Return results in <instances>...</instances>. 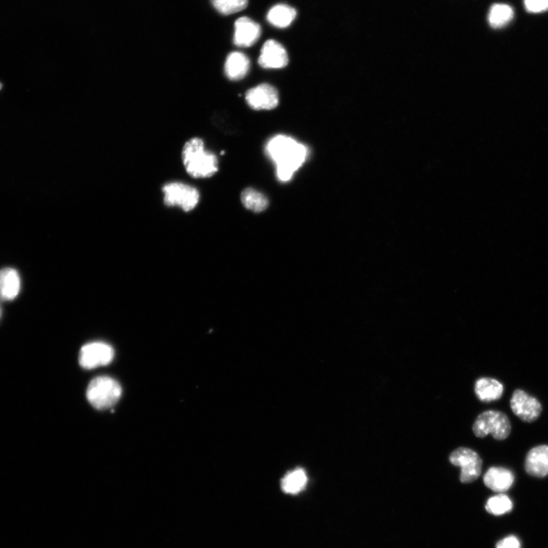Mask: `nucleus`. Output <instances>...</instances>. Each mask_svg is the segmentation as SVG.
<instances>
[{
	"mask_svg": "<svg viewBox=\"0 0 548 548\" xmlns=\"http://www.w3.org/2000/svg\"><path fill=\"white\" fill-rule=\"evenodd\" d=\"M266 153L276 165L278 180L288 182L306 163L310 150L291 136L276 135L268 141Z\"/></svg>",
	"mask_w": 548,
	"mask_h": 548,
	"instance_id": "nucleus-1",
	"label": "nucleus"
},
{
	"mask_svg": "<svg viewBox=\"0 0 548 548\" xmlns=\"http://www.w3.org/2000/svg\"><path fill=\"white\" fill-rule=\"evenodd\" d=\"M182 155L185 171L194 179H207L218 172V159L205 149L202 138H191L185 143Z\"/></svg>",
	"mask_w": 548,
	"mask_h": 548,
	"instance_id": "nucleus-2",
	"label": "nucleus"
},
{
	"mask_svg": "<svg viewBox=\"0 0 548 548\" xmlns=\"http://www.w3.org/2000/svg\"><path fill=\"white\" fill-rule=\"evenodd\" d=\"M122 389L120 384L107 376H100L88 386L87 396L89 403L98 410L114 406L120 400Z\"/></svg>",
	"mask_w": 548,
	"mask_h": 548,
	"instance_id": "nucleus-3",
	"label": "nucleus"
},
{
	"mask_svg": "<svg viewBox=\"0 0 548 548\" xmlns=\"http://www.w3.org/2000/svg\"><path fill=\"white\" fill-rule=\"evenodd\" d=\"M473 432L477 437L484 438L490 434L494 439L504 440L511 433V423L504 413L488 411L477 416Z\"/></svg>",
	"mask_w": 548,
	"mask_h": 548,
	"instance_id": "nucleus-4",
	"label": "nucleus"
},
{
	"mask_svg": "<svg viewBox=\"0 0 548 548\" xmlns=\"http://www.w3.org/2000/svg\"><path fill=\"white\" fill-rule=\"evenodd\" d=\"M165 204L179 206L185 212L194 210L200 202L198 190L180 182L167 183L163 188Z\"/></svg>",
	"mask_w": 548,
	"mask_h": 548,
	"instance_id": "nucleus-5",
	"label": "nucleus"
},
{
	"mask_svg": "<svg viewBox=\"0 0 548 548\" xmlns=\"http://www.w3.org/2000/svg\"><path fill=\"white\" fill-rule=\"evenodd\" d=\"M451 464L460 467V481L463 484L475 481L481 474L482 460L478 454L468 448L461 447L450 457Z\"/></svg>",
	"mask_w": 548,
	"mask_h": 548,
	"instance_id": "nucleus-6",
	"label": "nucleus"
},
{
	"mask_svg": "<svg viewBox=\"0 0 548 548\" xmlns=\"http://www.w3.org/2000/svg\"><path fill=\"white\" fill-rule=\"evenodd\" d=\"M112 347L103 342L90 343L82 346L80 353V364L86 369L109 365L113 360Z\"/></svg>",
	"mask_w": 548,
	"mask_h": 548,
	"instance_id": "nucleus-7",
	"label": "nucleus"
},
{
	"mask_svg": "<svg viewBox=\"0 0 548 548\" xmlns=\"http://www.w3.org/2000/svg\"><path fill=\"white\" fill-rule=\"evenodd\" d=\"M511 406L515 415L527 423L537 421L542 412V406L539 400L521 389L514 391Z\"/></svg>",
	"mask_w": 548,
	"mask_h": 548,
	"instance_id": "nucleus-8",
	"label": "nucleus"
},
{
	"mask_svg": "<svg viewBox=\"0 0 548 548\" xmlns=\"http://www.w3.org/2000/svg\"><path fill=\"white\" fill-rule=\"evenodd\" d=\"M247 103L254 110H272L279 105V94L272 85L264 83L247 91Z\"/></svg>",
	"mask_w": 548,
	"mask_h": 548,
	"instance_id": "nucleus-9",
	"label": "nucleus"
},
{
	"mask_svg": "<svg viewBox=\"0 0 548 548\" xmlns=\"http://www.w3.org/2000/svg\"><path fill=\"white\" fill-rule=\"evenodd\" d=\"M258 63L265 69L284 68L289 63L288 52L279 42L268 40L261 49Z\"/></svg>",
	"mask_w": 548,
	"mask_h": 548,
	"instance_id": "nucleus-10",
	"label": "nucleus"
},
{
	"mask_svg": "<svg viewBox=\"0 0 548 548\" xmlns=\"http://www.w3.org/2000/svg\"><path fill=\"white\" fill-rule=\"evenodd\" d=\"M261 35L259 24L248 17L238 19L235 23L234 44L240 48H249Z\"/></svg>",
	"mask_w": 548,
	"mask_h": 548,
	"instance_id": "nucleus-11",
	"label": "nucleus"
},
{
	"mask_svg": "<svg viewBox=\"0 0 548 548\" xmlns=\"http://www.w3.org/2000/svg\"><path fill=\"white\" fill-rule=\"evenodd\" d=\"M524 468L531 476L540 478L547 476L548 445H538L531 449L527 455Z\"/></svg>",
	"mask_w": 548,
	"mask_h": 548,
	"instance_id": "nucleus-12",
	"label": "nucleus"
},
{
	"mask_svg": "<svg viewBox=\"0 0 548 548\" xmlns=\"http://www.w3.org/2000/svg\"><path fill=\"white\" fill-rule=\"evenodd\" d=\"M515 476L511 470L502 467L490 468L484 477L487 487L496 493H504L514 483Z\"/></svg>",
	"mask_w": 548,
	"mask_h": 548,
	"instance_id": "nucleus-13",
	"label": "nucleus"
},
{
	"mask_svg": "<svg viewBox=\"0 0 548 548\" xmlns=\"http://www.w3.org/2000/svg\"><path fill=\"white\" fill-rule=\"evenodd\" d=\"M21 290V278L17 269L11 267L0 271V299L12 301Z\"/></svg>",
	"mask_w": 548,
	"mask_h": 548,
	"instance_id": "nucleus-14",
	"label": "nucleus"
},
{
	"mask_svg": "<svg viewBox=\"0 0 548 548\" xmlns=\"http://www.w3.org/2000/svg\"><path fill=\"white\" fill-rule=\"evenodd\" d=\"M250 60L241 52L229 53L225 64V73L230 80H240L249 73Z\"/></svg>",
	"mask_w": 548,
	"mask_h": 548,
	"instance_id": "nucleus-15",
	"label": "nucleus"
},
{
	"mask_svg": "<svg viewBox=\"0 0 548 548\" xmlns=\"http://www.w3.org/2000/svg\"><path fill=\"white\" fill-rule=\"evenodd\" d=\"M475 393L484 403L499 400L504 393V386L491 378H481L475 384Z\"/></svg>",
	"mask_w": 548,
	"mask_h": 548,
	"instance_id": "nucleus-16",
	"label": "nucleus"
},
{
	"mask_svg": "<svg viewBox=\"0 0 548 548\" xmlns=\"http://www.w3.org/2000/svg\"><path fill=\"white\" fill-rule=\"evenodd\" d=\"M297 10L288 5L278 4L269 10L267 21L276 28H285L290 26L297 17Z\"/></svg>",
	"mask_w": 548,
	"mask_h": 548,
	"instance_id": "nucleus-17",
	"label": "nucleus"
},
{
	"mask_svg": "<svg viewBox=\"0 0 548 548\" xmlns=\"http://www.w3.org/2000/svg\"><path fill=\"white\" fill-rule=\"evenodd\" d=\"M513 8L506 4H494L490 8L488 21L493 28H501L509 24L513 19Z\"/></svg>",
	"mask_w": 548,
	"mask_h": 548,
	"instance_id": "nucleus-18",
	"label": "nucleus"
},
{
	"mask_svg": "<svg viewBox=\"0 0 548 548\" xmlns=\"http://www.w3.org/2000/svg\"><path fill=\"white\" fill-rule=\"evenodd\" d=\"M307 481L305 470L297 468L284 477L281 488L285 493L297 494L305 488Z\"/></svg>",
	"mask_w": 548,
	"mask_h": 548,
	"instance_id": "nucleus-19",
	"label": "nucleus"
},
{
	"mask_svg": "<svg viewBox=\"0 0 548 548\" xmlns=\"http://www.w3.org/2000/svg\"><path fill=\"white\" fill-rule=\"evenodd\" d=\"M241 200L247 209L256 213L265 211L269 204L267 198L263 194L253 188L243 191Z\"/></svg>",
	"mask_w": 548,
	"mask_h": 548,
	"instance_id": "nucleus-20",
	"label": "nucleus"
},
{
	"mask_svg": "<svg viewBox=\"0 0 548 548\" xmlns=\"http://www.w3.org/2000/svg\"><path fill=\"white\" fill-rule=\"evenodd\" d=\"M513 502L505 494H498L488 500L486 504L487 511L494 515H502L511 512L513 509Z\"/></svg>",
	"mask_w": 548,
	"mask_h": 548,
	"instance_id": "nucleus-21",
	"label": "nucleus"
},
{
	"mask_svg": "<svg viewBox=\"0 0 548 548\" xmlns=\"http://www.w3.org/2000/svg\"><path fill=\"white\" fill-rule=\"evenodd\" d=\"M211 3L220 13L229 15L244 10L249 0H211Z\"/></svg>",
	"mask_w": 548,
	"mask_h": 548,
	"instance_id": "nucleus-22",
	"label": "nucleus"
},
{
	"mask_svg": "<svg viewBox=\"0 0 548 548\" xmlns=\"http://www.w3.org/2000/svg\"><path fill=\"white\" fill-rule=\"evenodd\" d=\"M524 4L529 12L540 13L548 10V0H524Z\"/></svg>",
	"mask_w": 548,
	"mask_h": 548,
	"instance_id": "nucleus-23",
	"label": "nucleus"
},
{
	"mask_svg": "<svg viewBox=\"0 0 548 548\" xmlns=\"http://www.w3.org/2000/svg\"><path fill=\"white\" fill-rule=\"evenodd\" d=\"M497 548H521V545L519 539L515 536H509L497 545Z\"/></svg>",
	"mask_w": 548,
	"mask_h": 548,
	"instance_id": "nucleus-24",
	"label": "nucleus"
},
{
	"mask_svg": "<svg viewBox=\"0 0 548 548\" xmlns=\"http://www.w3.org/2000/svg\"><path fill=\"white\" fill-rule=\"evenodd\" d=\"M1 315H2V311H1V308H0V317H1Z\"/></svg>",
	"mask_w": 548,
	"mask_h": 548,
	"instance_id": "nucleus-25",
	"label": "nucleus"
},
{
	"mask_svg": "<svg viewBox=\"0 0 548 548\" xmlns=\"http://www.w3.org/2000/svg\"><path fill=\"white\" fill-rule=\"evenodd\" d=\"M2 89V83L0 82V89Z\"/></svg>",
	"mask_w": 548,
	"mask_h": 548,
	"instance_id": "nucleus-26",
	"label": "nucleus"
}]
</instances>
